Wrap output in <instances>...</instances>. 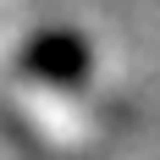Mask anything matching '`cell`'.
Returning a JSON list of instances; mask_svg holds the SVG:
<instances>
[{
    "mask_svg": "<svg viewBox=\"0 0 160 160\" xmlns=\"http://www.w3.org/2000/svg\"><path fill=\"white\" fill-rule=\"evenodd\" d=\"M22 66H28L39 83H55V88H78L83 78H88V44H83L78 33H39V39H28V50H22Z\"/></svg>",
    "mask_w": 160,
    "mask_h": 160,
    "instance_id": "obj_1",
    "label": "cell"
}]
</instances>
